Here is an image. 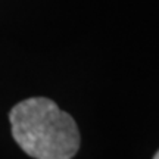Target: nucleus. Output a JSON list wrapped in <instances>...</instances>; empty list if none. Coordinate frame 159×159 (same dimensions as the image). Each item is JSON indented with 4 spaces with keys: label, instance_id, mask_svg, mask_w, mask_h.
<instances>
[{
    "label": "nucleus",
    "instance_id": "f03ea898",
    "mask_svg": "<svg viewBox=\"0 0 159 159\" xmlns=\"http://www.w3.org/2000/svg\"><path fill=\"white\" fill-rule=\"evenodd\" d=\"M153 159H159V150L156 152V155H155V158H153Z\"/></svg>",
    "mask_w": 159,
    "mask_h": 159
},
{
    "label": "nucleus",
    "instance_id": "f257e3e1",
    "mask_svg": "<svg viewBox=\"0 0 159 159\" xmlns=\"http://www.w3.org/2000/svg\"><path fill=\"white\" fill-rule=\"evenodd\" d=\"M12 136L35 159H71L78 152L80 133L74 118L47 97H30L9 114Z\"/></svg>",
    "mask_w": 159,
    "mask_h": 159
}]
</instances>
